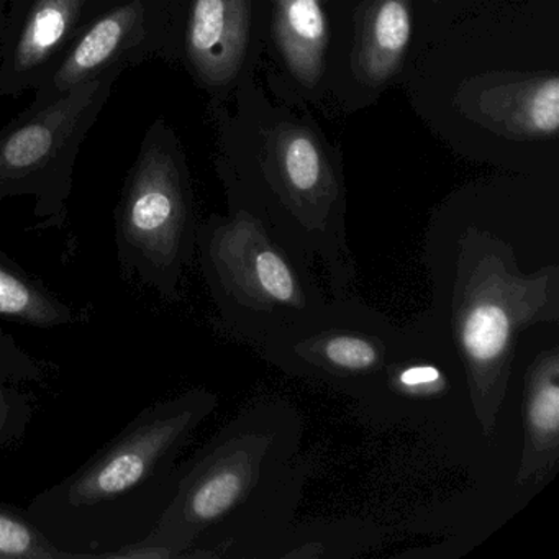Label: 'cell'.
<instances>
[{"label":"cell","mask_w":559,"mask_h":559,"mask_svg":"<svg viewBox=\"0 0 559 559\" xmlns=\"http://www.w3.org/2000/svg\"><path fill=\"white\" fill-rule=\"evenodd\" d=\"M218 399L204 388L143 408L27 512L71 559H119L152 535L178 489L179 457Z\"/></svg>","instance_id":"obj_1"},{"label":"cell","mask_w":559,"mask_h":559,"mask_svg":"<svg viewBox=\"0 0 559 559\" xmlns=\"http://www.w3.org/2000/svg\"><path fill=\"white\" fill-rule=\"evenodd\" d=\"M297 447V417L276 404L243 412L181 464L171 506L152 535L119 559L238 556L251 507L281 479Z\"/></svg>","instance_id":"obj_2"},{"label":"cell","mask_w":559,"mask_h":559,"mask_svg":"<svg viewBox=\"0 0 559 559\" xmlns=\"http://www.w3.org/2000/svg\"><path fill=\"white\" fill-rule=\"evenodd\" d=\"M441 306L467 401L490 437L509 392L516 338L530 326L559 322L558 264L525 273L509 243L469 228L457 238Z\"/></svg>","instance_id":"obj_3"},{"label":"cell","mask_w":559,"mask_h":559,"mask_svg":"<svg viewBox=\"0 0 559 559\" xmlns=\"http://www.w3.org/2000/svg\"><path fill=\"white\" fill-rule=\"evenodd\" d=\"M195 254L222 329L253 348L330 306L313 267L245 209L199 227Z\"/></svg>","instance_id":"obj_4"},{"label":"cell","mask_w":559,"mask_h":559,"mask_svg":"<svg viewBox=\"0 0 559 559\" xmlns=\"http://www.w3.org/2000/svg\"><path fill=\"white\" fill-rule=\"evenodd\" d=\"M198 225L181 150L171 129L156 120L146 130L116 209L117 261L166 302L182 297L195 258Z\"/></svg>","instance_id":"obj_5"},{"label":"cell","mask_w":559,"mask_h":559,"mask_svg":"<svg viewBox=\"0 0 559 559\" xmlns=\"http://www.w3.org/2000/svg\"><path fill=\"white\" fill-rule=\"evenodd\" d=\"M126 68L114 67L0 130V201L34 198L37 230L63 228L81 145Z\"/></svg>","instance_id":"obj_6"},{"label":"cell","mask_w":559,"mask_h":559,"mask_svg":"<svg viewBox=\"0 0 559 559\" xmlns=\"http://www.w3.org/2000/svg\"><path fill=\"white\" fill-rule=\"evenodd\" d=\"M349 299L330 304L316 320L257 346L264 359L294 378L316 379L356 394L384 384L399 362L420 352L397 345L402 335L378 313L355 309Z\"/></svg>","instance_id":"obj_7"},{"label":"cell","mask_w":559,"mask_h":559,"mask_svg":"<svg viewBox=\"0 0 559 559\" xmlns=\"http://www.w3.org/2000/svg\"><path fill=\"white\" fill-rule=\"evenodd\" d=\"M179 14V0H119L78 35L31 106H47L109 68L178 55Z\"/></svg>","instance_id":"obj_8"},{"label":"cell","mask_w":559,"mask_h":559,"mask_svg":"<svg viewBox=\"0 0 559 559\" xmlns=\"http://www.w3.org/2000/svg\"><path fill=\"white\" fill-rule=\"evenodd\" d=\"M119 0H8L0 32V97L37 90L78 35Z\"/></svg>","instance_id":"obj_9"},{"label":"cell","mask_w":559,"mask_h":559,"mask_svg":"<svg viewBox=\"0 0 559 559\" xmlns=\"http://www.w3.org/2000/svg\"><path fill=\"white\" fill-rule=\"evenodd\" d=\"M454 107L469 122L502 139H555L559 130V78L507 71L477 74L460 84Z\"/></svg>","instance_id":"obj_10"},{"label":"cell","mask_w":559,"mask_h":559,"mask_svg":"<svg viewBox=\"0 0 559 559\" xmlns=\"http://www.w3.org/2000/svg\"><path fill=\"white\" fill-rule=\"evenodd\" d=\"M251 31V0H188L179 14L178 55L207 87H224L240 73Z\"/></svg>","instance_id":"obj_11"},{"label":"cell","mask_w":559,"mask_h":559,"mask_svg":"<svg viewBox=\"0 0 559 559\" xmlns=\"http://www.w3.org/2000/svg\"><path fill=\"white\" fill-rule=\"evenodd\" d=\"M559 463V349H543L523 376V447L515 483L542 487Z\"/></svg>","instance_id":"obj_12"},{"label":"cell","mask_w":559,"mask_h":559,"mask_svg":"<svg viewBox=\"0 0 559 559\" xmlns=\"http://www.w3.org/2000/svg\"><path fill=\"white\" fill-rule=\"evenodd\" d=\"M411 38V0H361L352 50L356 80L368 87L384 86L401 70Z\"/></svg>","instance_id":"obj_13"},{"label":"cell","mask_w":559,"mask_h":559,"mask_svg":"<svg viewBox=\"0 0 559 559\" xmlns=\"http://www.w3.org/2000/svg\"><path fill=\"white\" fill-rule=\"evenodd\" d=\"M274 38L290 74L302 86L316 87L325 71L329 25L317 0H276Z\"/></svg>","instance_id":"obj_14"},{"label":"cell","mask_w":559,"mask_h":559,"mask_svg":"<svg viewBox=\"0 0 559 559\" xmlns=\"http://www.w3.org/2000/svg\"><path fill=\"white\" fill-rule=\"evenodd\" d=\"M0 317L41 330L83 325L90 310L71 306L44 281L0 250Z\"/></svg>","instance_id":"obj_15"},{"label":"cell","mask_w":559,"mask_h":559,"mask_svg":"<svg viewBox=\"0 0 559 559\" xmlns=\"http://www.w3.org/2000/svg\"><path fill=\"white\" fill-rule=\"evenodd\" d=\"M44 376L41 366L0 330V450L21 440L31 424V402L17 384Z\"/></svg>","instance_id":"obj_16"},{"label":"cell","mask_w":559,"mask_h":559,"mask_svg":"<svg viewBox=\"0 0 559 559\" xmlns=\"http://www.w3.org/2000/svg\"><path fill=\"white\" fill-rule=\"evenodd\" d=\"M0 559H71L28 515L0 500Z\"/></svg>","instance_id":"obj_17"},{"label":"cell","mask_w":559,"mask_h":559,"mask_svg":"<svg viewBox=\"0 0 559 559\" xmlns=\"http://www.w3.org/2000/svg\"><path fill=\"white\" fill-rule=\"evenodd\" d=\"M407 356L395 366L388 379V389L402 401H430L450 391V379L440 365L428 361L424 353Z\"/></svg>","instance_id":"obj_18"},{"label":"cell","mask_w":559,"mask_h":559,"mask_svg":"<svg viewBox=\"0 0 559 559\" xmlns=\"http://www.w3.org/2000/svg\"><path fill=\"white\" fill-rule=\"evenodd\" d=\"M5 8H8V0H0V32H2V25H4Z\"/></svg>","instance_id":"obj_19"},{"label":"cell","mask_w":559,"mask_h":559,"mask_svg":"<svg viewBox=\"0 0 559 559\" xmlns=\"http://www.w3.org/2000/svg\"><path fill=\"white\" fill-rule=\"evenodd\" d=\"M430 2H433V4H440V2H443V0H430Z\"/></svg>","instance_id":"obj_20"},{"label":"cell","mask_w":559,"mask_h":559,"mask_svg":"<svg viewBox=\"0 0 559 559\" xmlns=\"http://www.w3.org/2000/svg\"><path fill=\"white\" fill-rule=\"evenodd\" d=\"M317 2H319V0H317Z\"/></svg>","instance_id":"obj_21"}]
</instances>
